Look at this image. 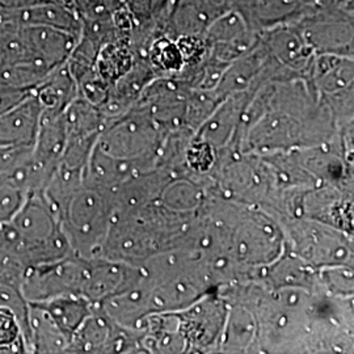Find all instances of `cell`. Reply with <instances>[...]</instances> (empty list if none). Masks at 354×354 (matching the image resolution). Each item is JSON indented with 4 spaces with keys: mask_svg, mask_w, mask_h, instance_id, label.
Returning a JSON list of instances; mask_svg holds the SVG:
<instances>
[{
    "mask_svg": "<svg viewBox=\"0 0 354 354\" xmlns=\"http://www.w3.org/2000/svg\"><path fill=\"white\" fill-rule=\"evenodd\" d=\"M30 95H33V89L19 87L0 80V115L10 112Z\"/></svg>",
    "mask_w": 354,
    "mask_h": 354,
    "instance_id": "12",
    "label": "cell"
},
{
    "mask_svg": "<svg viewBox=\"0 0 354 354\" xmlns=\"http://www.w3.org/2000/svg\"><path fill=\"white\" fill-rule=\"evenodd\" d=\"M70 339L64 335L49 314L36 302L28 308V353H64Z\"/></svg>",
    "mask_w": 354,
    "mask_h": 354,
    "instance_id": "8",
    "label": "cell"
},
{
    "mask_svg": "<svg viewBox=\"0 0 354 354\" xmlns=\"http://www.w3.org/2000/svg\"><path fill=\"white\" fill-rule=\"evenodd\" d=\"M301 1L307 7H317V6H322L326 0H301Z\"/></svg>",
    "mask_w": 354,
    "mask_h": 354,
    "instance_id": "14",
    "label": "cell"
},
{
    "mask_svg": "<svg viewBox=\"0 0 354 354\" xmlns=\"http://www.w3.org/2000/svg\"><path fill=\"white\" fill-rule=\"evenodd\" d=\"M6 226L26 269L74 253L58 215L41 192L32 194Z\"/></svg>",
    "mask_w": 354,
    "mask_h": 354,
    "instance_id": "1",
    "label": "cell"
},
{
    "mask_svg": "<svg viewBox=\"0 0 354 354\" xmlns=\"http://www.w3.org/2000/svg\"><path fill=\"white\" fill-rule=\"evenodd\" d=\"M42 1H48V0H0V10H6V11L23 10Z\"/></svg>",
    "mask_w": 354,
    "mask_h": 354,
    "instance_id": "13",
    "label": "cell"
},
{
    "mask_svg": "<svg viewBox=\"0 0 354 354\" xmlns=\"http://www.w3.org/2000/svg\"><path fill=\"white\" fill-rule=\"evenodd\" d=\"M353 6L307 7L292 26L315 54H333L353 58Z\"/></svg>",
    "mask_w": 354,
    "mask_h": 354,
    "instance_id": "2",
    "label": "cell"
},
{
    "mask_svg": "<svg viewBox=\"0 0 354 354\" xmlns=\"http://www.w3.org/2000/svg\"><path fill=\"white\" fill-rule=\"evenodd\" d=\"M33 147H0V225L11 222L26 200L44 189L32 160Z\"/></svg>",
    "mask_w": 354,
    "mask_h": 354,
    "instance_id": "3",
    "label": "cell"
},
{
    "mask_svg": "<svg viewBox=\"0 0 354 354\" xmlns=\"http://www.w3.org/2000/svg\"><path fill=\"white\" fill-rule=\"evenodd\" d=\"M41 117L42 108L35 93L0 115V147H33Z\"/></svg>",
    "mask_w": 354,
    "mask_h": 354,
    "instance_id": "5",
    "label": "cell"
},
{
    "mask_svg": "<svg viewBox=\"0 0 354 354\" xmlns=\"http://www.w3.org/2000/svg\"><path fill=\"white\" fill-rule=\"evenodd\" d=\"M33 93L41 104L42 114L58 115L79 96V88L75 77L64 64L38 84Z\"/></svg>",
    "mask_w": 354,
    "mask_h": 354,
    "instance_id": "9",
    "label": "cell"
},
{
    "mask_svg": "<svg viewBox=\"0 0 354 354\" xmlns=\"http://www.w3.org/2000/svg\"><path fill=\"white\" fill-rule=\"evenodd\" d=\"M269 57L292 77L311 80L315 53L292 26H281L260 33Z\"/></svg>",
    "mask_w": 354,
    "mask_h": 354,
    "instance_id": "4",
    "label": "cell"
},
{
    "mask_svg": "<svg viewBox=\"0 0 354 354\" xmlns=\"http://www.w3.org/2000/svg\"><path fill=\"white\" fill-rule=\"evenodd\" d=\"M36 304H41L58 328L70 339V342L76 330L95 310V304H91L84 297L77 295H64Z\"/></svg>",
    "mask_w": 354,
    "mask_h": 354,
    "instance_id": "10",
    "label": "cell"
},
{
    "mask_svg": "<svg viewBox=\"0 0 354 354\" xmlns=\"http://www.w3.org/2000/svg\"><path fill=\"white\" fill-rule=\"evenodd\" d=\"M0 353H28L26 327L12 308L0 306Z\"/></svg>",
    "mask_w": 354,
    "mask_h": 354,
    "instance_id": "11",
    "label": "cell"
},
{
    "mask_svg": "<svg viewBox=\"0 0 354 354\" xmlns=\"http://www.w3.org/2000/svg\"><path fill=\"white\" fill-rule=\"evenodd\" d=\"M3 11L16 24L49 26L68 32L77 37H80L82 33V20L77 13L53 0L42 1L23 10Z\"/></svg>",
    "mask_w": 354,
    "mask_h": 354,
    "instance_id": "7",
    "label": "cell"
},
{
    "mask_svg": "<svg viewBox=\"0 0 354 354\" xmlns=\"http://www.w3.org/2000/svg\"><path fill=\"white\" fill-rule=\"evenodd\" d=\"M306 10L307 6L301 0H250L239 15L252 30L261 33L276 26L295 24Z\"/></svg>",
    "mask_w": 354,
    "mask_h": 354,
    "instance_id": "6",
    "label": "cell"
}]
</instances>
